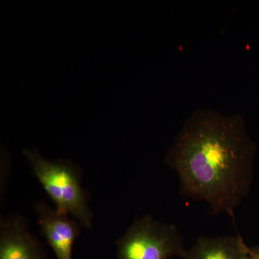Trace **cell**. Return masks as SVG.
Instances as JSON below:
<instances>
[{
    "instance_id": "cell-7",
    "label": "cell",
    "mask_w": 259,
    "mask_h": 259,
    "mask_svg": "<svg viewBox=\"0 0 259 259\" xmlns=\"http://www.w3.org/2000/svg\"><path fill=\"white\" fill-rule=\"evenodd\" d=\"M239 259H253V258H252L251 253H250V248L245 243L243 244Z\"/></svg>"
},
{
    "instance_id": "cell-8",
    "label": "cell",
    "mask_w": 259,
    "mask_h": 259,
    "mask_svg": "<svg viewBox=\"0 0 259 259\" xmlns=\"http://www.w3.org/2000/svg\"><path fill=\"white\" fill-rule=\"evenodd\" d=\"M250 253H251L253 259H259V246L255 248H250Z\"/></svg>"
},
{
    "instance_id": "cell-3",
    "label": "cell",
    "mask_w": 259,
    "mask_h": 259,
    "mask_svg": "<svg viewBox=\"0 0 259 259\" xmlns=\"http://www.w3.org/2000/svg\"><path fill=\"white\" fill-rule=\"evenodd\" d=\"M117 259L183 258L187 253L175 225L150 215L137 218L117 241Z\"/></svg>"
},
{
    "instance_id": "cell-4",
    "label": "cell",
    "mask_w": 259,
    "mask_h": 259,
    "mask_svg": "<svg viewBox=\"0 0 259 259\" xmlns=\"http://www.w3.org/2000/svg\"><path fill=\"white\" fill-rule=\"evenodd\" d=\"M40 229L57 259H72L74 242L80 234L79 224L40 202L35 207Z\"/></svg>"
},
{
    "instance_id": "cell-6",
    "label": "cell",
    "mask_w": 259,
    "mask_h": 259,
    "mask_svg": "<svg viewBox=\"0 0 259 259\" xmlns=\"http://www.w3.org/2000/svg\"><path fill=\"white\" fill-rule=\"evenodd\" d=\"M245 243L238 233L235 236H200L183 259H239Z\"/></svg>"
},
{
    "instance_id": "cell-1",
    "label": "cell",
    "mask_w": 259,
    "mask_h": 259,
    "mask_svg": "<svg viewBox=\"0 0 259 259\" xmlns=\"http://www.w3.org/2000/svg\"><path fill=\"white\" fill-rule=\"evenodd\" d=\"M256 144L244 117L201 109L187 119L164 162L176 172L180 193L206 202L214 214L235 212L250 194Z\"/></svg>"
},
{
    "instance_id": "cell-2",
    "label": "cell",
    "mask_w": 259,
    "mask_h": 259,
    "mask_svg": "<svg viewBox=\"0 0 259 259\" xmlns=\"http://www.w3.org/2000/svg\"><path fill=\"white\" fill-rule=\"evenodd\" d=\"M24 154L34 175L56 204V212L72 215L83 226L91 228L93 214L78 167L67 160L49 161L37 151L25 149Z\"/></svg>"
},
{
    "instance_id": "cell-5",
    "label": "cell",
    "mask_w": 259,
    "mask_h": 259,
    "mask_svg": "<svg viewBox=\"0 0 259 259\" xmlns=\"http://www.w3.org/2000/svg\"><path fill=\"white\" fill-rule=\"evenodd\" d=\"M0 259H47L41 245L20 216L2 218Z\"/></svg>"
}]
</instances>
